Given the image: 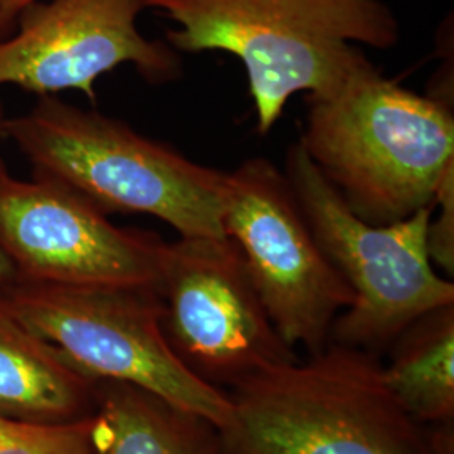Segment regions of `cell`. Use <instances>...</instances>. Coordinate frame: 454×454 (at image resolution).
<instances>
[{
    "label": "cell",
    "instance_id": "obj_1",
    "mask_svg": "<svg viewBox=\"0 0 454 454\" xmlns=\"http://www.w3.org/2000/svg\"><path fill=\"white\" fill-rule=\"evenodd\" d=\"M300 144L362 221L386 226L433 207L454 167L453 99L386 78L365 52L307 95Z\"/></svg>",
    "mask_w": 454,
    "mask_h": 454
},
{
    "label": "cell",
    "instance_id": "obj_2",
    "mask_svg": "<svg viewBox=\"0 0 454 454\" xmlns=\"http://www.w3.org/2000/svg\"><path fill=\"white\" fill-rule=\"evenodd\" d=\"M176 27L177 52L221 51L244 66L256 129L266 135L296 93L333 82L362 48L392 49L401 37L384 0H146Z\"/></svg>",
    "mask_w": 454,
    "mask_h": 454
},
{
    "label": "cell",
    "instance_id": "obj_3",
    "mask_svg": "<svg viewBox=\"0 0 454 454\" xmlns=\"http://www.w3.org/2000/svg\"><path fill=\"white\" fill-rule=\"evenodd\" d=\"M34 174L58 180L105 214H145L180 238H226L227 172L133 130L125 121L41 97L27 114L4 120Z\"/></svg>",
    "mask_w": 454,
    "mask_h": 454
},
{
    "label": "cell",
    "instance_id": "obj_4",
    "mask_svg": "<svg viewBox=\"0 0 454 454\" xmlns=\"http://www.w3.org/2000/svg\"><path fill=\"white\" fill-rule=\"evenodd\" d=\"M227 454H438L395 399L380 356L330 341L232 387Z\"/></svg>",
    "mask_w": 454,
    "mask_h": 454
},
{
    "label": "cell",
    "instance_id": "obj_5",
    "mask_svg": "<svg viewBox=\"0 0 454 454\" xmlns=\"http://www.w3.org/2000/svg\"><path fill=\"white\" fill-rule=\"evenodd\" d=\"M0 307L82 375L146 390L221 431L231 427L229 394L191 372L167 340L159 290L14 276L0 288Z\"/></svg>",
    "mask_w": 454,
    "mask_h": 454
},
{
    "label": "cell",
    "instance_id": "obj_6",
    "mask_svg": "<svg viewBox=\"0 0 454 454\" xmlns=\"http://www.w3.org/2000/svg\"><path fill=\"white\" fill-rule=\"evenodd\" d=\"M283 172L317 243L354 294L332 326L330 341L380 356L411 322L453 305V281L436 273L427 254L433 207L386 226L362 221L300 140L290 146Z\"/></svg>",
    "mask_w": 454,
    "mask_h": 454
},
{
    "label": "cell",
    "instance_id": "obj_7",
    "mask_svg": "<svg viewBox=\"0 0 454 454\" xmlns=\"http://www.w3.org/2000/svg\"><path fill=\"white\" fill-rule=\"evenodd\" d=\"M223 227L283 340L309 356L324 350L354 294L317 243L285 172L262 157L227 172Z\"/></svg>",
    "mask_w": 454,
    "mask_h": 454
},
{
    "label": "cell",
    "instance_id": "obj_8",
    "mask_svg": "<svg viewBox=\"0 0 454 454\" xmlns=\"http://www.w3.org/2000/svg\"><path fill=\"white\" fill-rule=\"evenodd\" d=\"M159 293L172 350L217 389H232L270 367L298 360L229 238H180L167 244Z\"/></svg>",
    "mask_w": 454,
    "mask_h": 454
},
{
    "label": "cell",
    "instance_id": "obj_9",
    "mask_svg": "<svg viewBox=\"0 0 454 454\" xmlns=\"http://www.w3.org/2000/svg\"><path fill=\"white\" fill-rule=\"evenodd\" d=\"M167 244L153 232L114 226L58 180L17 179L0 155V253L17 278L159 290Z\"/></svg>",
    "mask_w": 454,
    "mask_h": 454
},
{
    "label": "cell",
    "instance_id": "obj_10",
    "mask_svg": "<svg viewBox=\"0 0 454 454\" xmlns=\"http://www.w3.org/2000/svg\"><path fill=\"white\" fill-rule=\"evenodd\" d=\"M146 0H37L17 16L16 33L0 35V86L39 97L80 91L97 101L98 80L131 65L153 84L182 74L180 52L138 29Z\"/></svg>",
    "mask_w": 454,
    "mask_h": 454
},
{
    "label": "cell",
    "instance_id": "obj_11",
    "mask_svg": "<svg viewBox=\"0 0 454 454\" xmlns=\"http://www.w3.org/2000/svg\"><path fill=\"white\" fill-rule=\"evenodd\" d=\"M98 380L0 307V418L34 424L91 419Z\"/></svg>",
    "mask_w": 454,
    "mask_h": 454
},
{
    "label": "cell",
    "instance_id": "obj_12",
    "mask_svg": "<svg viewBox=\"0 0 454 454\" xmlns=\"http://www.w3.org/2000/svg\"><path fill=\"white\" fill-rule=\"evenodd\" d=\"M98 454H227L211 421L129 384L98 380Z\"/></svg>",
    "mask_w": 454,
    "mask_h": 454
},
{
    "label": "cell",
    "instance_id": "obj_13",
    "mask_svg": "<svg viewBox=\"0 0 454 454\" xmlns=\"http://www.w3.org/2000/svg\"><path fill=\"white\" fill-rule=\"evenodd\" d=\"M382 362L387 386L407 412L426 426L454 421V303L407 325Z\"/></svg>",
    "mask_w": 454,
    "mask_h": 454
},
{
    "label": "cell",
    "instance_id": "obj_14",
    "mask_svg": "<svg viewBox=\"0 0 454 454\" xmlns=\"http://www.w3.org/2000/svg\"><path fill=\"white\" fill-rule=\"evenodd\" d=\"M91 421L34 424L0 418V454H98Z\"/></svg>",
    "mask_w": 454,
    "mask_h": 454
},
{
    "label": "cell",
    "instance_id": "obj_15",
    "mask_svg": "<svg viewBox=\"0 0 454 454\" xmlns=\"http://www.w3.org/2000/svg\"><path fill=\"white\" fill-rule=\"evenodd\" d=\"M427 254L433 266H438L444 278L454 276V167L439 184L433 204V215L427 226Z\"/></svg>",
    "mask_w": 454,
    "mask_h": 454
},
{
    "label": "cell",
    "instance_id": "obj_16",
    "mask_svg": "<svg viewBox=\"0 0 454 454\" xmlns=\"http://www.w3.org/2000/svg\"><path fill=\"white\" fill-rule=\"evenodd\" d=\"M37 0H0V35H5L17 16Z\"/></svg>",
    "mask_w": 454,
    "mask_h": 454
},
{
    "label": "cell",
    "instance_id": "obj_17",
    "mask_svg": "<svg viewBox=\"0 0 454 454\" xmlns=\"http://www.w3.org/2000/svg\"><path fill=\"white\" fill-rule=\"evenodd\" d=\"M4 120H5V116L2 114V106H0V140H5L4 138ZM14 278V268H12V264L9 262V260L0 253V288L7 283V281H11Z\"/></svg>",
    "mask_w": 454,
    "mask_h": 454
}]
</instances>
